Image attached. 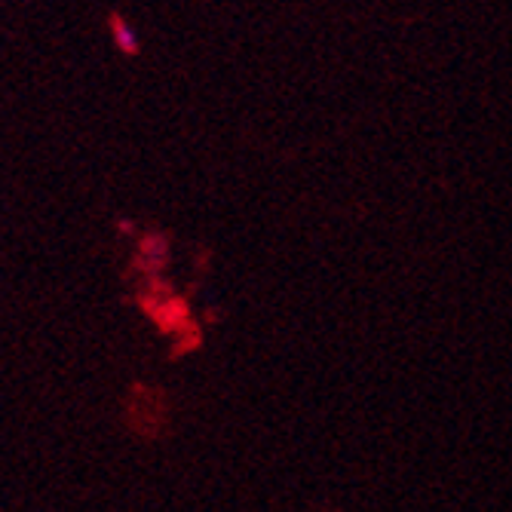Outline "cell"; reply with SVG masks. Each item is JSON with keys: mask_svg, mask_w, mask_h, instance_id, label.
<instances>
[]
</instances>
